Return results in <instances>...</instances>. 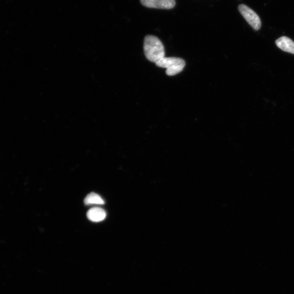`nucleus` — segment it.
Returning a JSON list of instances; mask_svg holds the SVG:
<instances>
[{"label":"nucleus","instance_id":"6","mask_svg":"<svg viewBox=\"0 0 294 294\" xmlns=\"http://www.w3.org/2000/svg\"><path fill=\"white\" fill-rule=\"evenodd\" d=\"M276 45L283 51L294 54V41L289 38L281 37L276 41Z\"/></svg>","mask_w":294,"mask_h":294},{"label":"nucleus","instance_id":"2","mask_svg":"<svg viewBox=\"0 0 294 294\" xmlns=\"http://www.w3.org/2000/svg\"><path fill=\"white\" fill-rule=\"evenodd\" d=\"M157 67L166 68L168 76H174L182 72L185 67V61L178 57H165L155 63Z\"/></svg>","mask_w":294,"mask_h":294},{"label":"nucleus","instance_id":"1","mask_svg":"<svg viewBox=\"0 0 294 294\" xmlns=\"http://www.w3.org/2000/svg\"><path fill=\"white\" fill-rule=\"evenodd\" d=\"M143 49L147 59L150 62L155 63L165 57L161 41L154 35H148L146 36Z\"/></svg>","mask_w":294,"mask_h":294},{"label":"nucleus","instance_id":"5","mask_svg":"<svg viewBox=\"0 0 294 294\" xmlns=\"http://www.w3.org/2000/svg\"><path fill=\"white\" fill-rule=\"evenodd\" d=\"M88 219L92 222H99L103 221L106 217L105 211L99 207H92L87 214Z\"/></svg>","mask_w":294,"mask_h":294},{"label":"nucleus","instance_id":"7","mask_svg":"<svg viewBox=\"0 0 294 294\" xmlns=\"http://www.w3.org/2000/svg\"><path fill=\"white\" fill-rule=\"evenodd\" d=\"M85 204L87 205H103L105 204L104 200L97 193H91L87 196L84 200Z\"/></svg>","mask_w":294,"mask_h":294},{"label":"nucleus","instance_id":"3","mask_svg":"<svg viewBox=\"0 0 294 294\" xmlns=\"http://www.w3.org/2000/svg\"><path fill=\"white\" fill-rule=\"evenodd\" d=\"M239 10L243 17L254 30L256 31L260 30L262 26L261 20L255 11L243 4L239 5Z\"/></svg>","mask_w":294,"mask_h":294},{"label":"nucleus","instance_id":"4","mask_svg":"<svg viewBox=\"0 0 294 294\" xmlns=\"http://www.w3.org/2000/svg\"><path fill=\"white\" fill-rule=\"evenodd\" d=\"M142 5L148 8L170 10L174 8L175 0H140Z\"/></svg>","mask_w":294,"mask_h":294}]
</instances>
